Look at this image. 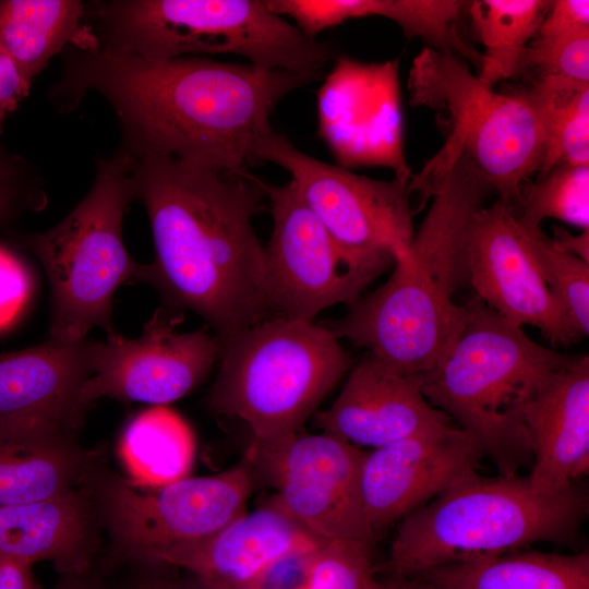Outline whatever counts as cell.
Segmentation results:
<instances>
[{
    "instance_id": "cell-1",
    "label": "cell",
    "mask_w": 589,
    "mask_h": 589,
    "mask_svg": "<svg viewBox=\"0 0 589 589\" xmlns=\"http://www.w3.org/2000/svg\"><path fill=\"white\" fill-rule=\"evenodd\" d=\"M321 75L208 57L149 60L103 47L70 59L57 96L74 105L88 92L115 109L135 155H157L242 172L274 133L271 116L290 93Z\"/></svg>"
},
{
    "instance_id": "cell-2",
    "label": "cell",
    "mask_w": 589,
    "mask_h": 589,
    "mask_svg": "<svg viewBox=\"0 0 589 589\" xmlns=\"http://www.w3.org/2000/svg\"><path fill=\"white\" fill-rule=\"evenodd\" d=\"M129 155L156 252L144 281L167 308L200 315L221 341L269 318L264 247L252 225L265 196L259 178Z\"/></svg>"
},
{
    "instance_id": "cell-3",
    "label": "cell",
    "mask_w": 589,
    "mask_h": 589,
    "mask_svg": "<svg viewBox=\"0 0 589 589\" xmlns=\"http://www.w3.org/2000/svg\"><path fill=\"white\" fill-rule=\"evenodd\" d=\"M492 193L469 158L459 155L425 189L432 204L390 277L325 326L398 372L421 376L436 368L465 322L466 306L454 297L467 283V230Z\"/></svg>"
},
{
    "instance_id": "cell-4",
    "label": "cell",
    "mask_w": 589,
    "mask_h": 589,
    "mask_svg": "<svg viewBox=\"0 0 589 589\" xmlns=\"http://www.w3.org/2000/svg\"><path fill=\"white\" fill-rule=\"evenodd\" d=\"M462 328L432 371L419 376L428 401L471 434L502 476L532 461L526 416L546 382L572 364L474 297Z\"/></svg>"
},
{
    "instance_id": "cell-5",
    "label": "cell",
    "mask_w": 589,
    "mask_h": 589,
    "mask_svg": "<svg viewBox=\"0 0 589 589\" xmlns=\"http://www.w3.org/2000/svg\"><path fill=\"white\" fill-rule=\"evenodd\" d=\"M587 508V496L577 485L549 496L536 493L527 477L473 471L401 520L386 569L394 577L410 578L537 542L570 544Z\"/></svg>"
},
{
    "instance_id": "cell-6",
    "label": "cell",
    "mask_w": 589,
    "mask_h": 589,
    "mask_svg": "<svg viewBox=\"0 0 589 589\" xmlns=\"http://www.w3.org/2000/svg\"><path fill=\"white\" fill-rule=\"evenodd\" d=\"M103 48L149 60L235 55L253 65L322 75L333 57L260 0H120L94 5Z\"/></svg>"
},
{
    "instance_id": "cell-7",
    "label": "cell",
    "mask_w": 589,
    "mask_h": 589,
    "mask_svg": "<svg viewBox=\"0 0 589 589\" xmlns=\"http://www.w3.org/2000/svg\"><path fill=\"white\" fill-rule=\"evenodd\" d=\"M219 360L209 407L243 421L257 443L301 431L352 362L325 325L284 316L224 340Z\"/></svg>"
},
{
    "instance_id": "cell-8",
    "label": "cell",
    "mask_w": 589,
    "mask_h": 589,
    "mask_svg": "<svg viewBox=\"0 0 589 589\" xmlns=\"http://www.w3.org/2000/svg\"><path fill=\"white\" fill-rule=\"evenodd\" d=\"M407 87L410 104L437 112L447 134L416 179H433L465 154L498 200L515 207L544 157L543 130L525 91L495 92L466 61L431 47L412 60Z\"/></svg>"
},
{
    "instance_id": "cell-9",
    "label": "cell",
    "mask_w": 589,
    "mask_h": 589,
    "mask_svg": "<svg viewBox=\"0 0 589 589\" xmlns=\"http://www.w3.org/2000/svg\"><path fill=\"white\" fill-rule=\"evenodd\" d=\"M133 197L131 156L119 153L98 163L92 189L62 221L24 239L49 280V338L77 341L94 327L112 330L116 291L130 280L144 281L146 264L130 256L122 238Z\"/></svg>"
},
{
    "instance_id": "cell-10",
    "label": "cell",
    "mask_w": 589,
    "mask_h": 589,
    "mask_svg": "<svg viewBox=\"0 0 589 589\" xmlns=\"http://www.w3.org/2000/svg\"><path fill=\"white\" fill-rule=\"evenodd\" d=\"M289 172L346 265L366 286L407 252L413 239L410 179L377 180L318 160L272 133L256 151Z\"/></svg>"
},
{
    "instance_id": "cell-11",
    "label": "cell",
    "mask_w": 589,
    "mask_h": 589,
    "mask_svg": "<svg viewBox=\"0 0 589 589\" xmlns=\"http://www.w3.org/2000/svg\"><path fill=\"white\" fill-rule=\"evenodd\" d=\"M363 452L329 433L299 431L252 442L244 459L254 478L273 489L266 505L277 509L321 541L362 544L374 550L361 492Z\"/></svg>"
},
{
    "instance_id": "cell-12",
    "label": "cell",
    "mask_w": 589,
    "mask_h": 589,
    "mask_svg": "<svg viewBox=\"0 0 589 589\" xmlns=\"http://www.w3.org/2000/svg\"><path fill=\"white\" fill-rule=\"evenodd\" d=\"M254 474L242 462L217 474L185 477L159 488L112 478L103 486V513L118 544L132 558L195 541L247 512Z\"/></svg>"
},
{
    "instance_id": "cell-13",
    "label": "cell",
    "mask_w": 589,
    "mask_h": 589,
    "mask_svg": "<svg viewBox=\"0 0 589 589\" xmlns=\"http://www.w3.org/2000/svg\"><path fill=\"white\" fill-rule=\"evenodd\" d=\"M180 312L167 306L155 311L135 339L115 329L96 341L94 372L85 384L84 398H98L166 406L176 401L208 375L223 349V341L208 328L177 333Z\"/></svg>"
},
{
    "instance_id": "cell-14",
    "label": "cell",
    "mask_w": 589,
    "mask_h": 589,
    "mask_svg": "<svg viewBox=\"0 0 589 589\" xmlns=\"http://www.w3.org/2000/svg\"><path fill=\"white\" fill-rule=\"evenodd\" d=\"M259 184L268 197L273 230L265 253V288L278 316L313 321L328 306L352 305L366 285L346 265L334 241L290 180Z\"/></svg>"
},
{
    "instance_id": "cell-15",
    "label": "cell",
    "mask_w": 589,
    "mask_h": 589,
    "mask_svg": "<svg viewBox=\"0 0 589 589\" xmlns=\"http://www.w3.org/2000/svg\"><path fill=\"white\" fill-rule=\"evenodd\" d=\"M321 139L342 168L382 166L411 179L404 154L398 59L335 60L317 91Z\"/></svg>"
},
{
    "instance_id": "cell-16",
    "label": "cell",
    "mask_w": 589,
    "mask_h": 589,
    "mask_svg": "<svg viewBox=\"0 0 589 589\" xmlns=\"http://www.w3.org/2000/svg\"><path fill=\"white\" fill-rule=\"evenodd\" d=\"M465 260L476 297L505 320L537 327L553 345L578 340L539 272L513 205L497 199L473 215Z\"/></svg>"
},
{
    "instance_id": "cell-17",
    "label": "cell",
    "mask_w": 589,
    "mask_h": 589,
    "mask_svg": "<svg viewBox=\"0 0 589 589\" xmlns=\"http://www.w3.org/2000/svg\"><path fill=\"white\" fill-rule=\"evenodd\" d=\"M484 453L460 426L411 435L364 453L360 492L375 536L478 471Z\"/></svg>"
},
{
    "instance_id": "cell-18",
    "label": "cell",
    "mask_w": 589,
    "mask_h": 589,
    "mask_svg": "<svg viewBox=\"0 0 589 589\" xmlns=\"http://www.w3.org/2000/svg\"><path fill=\"white\" fill-rule=\"evenodd\" d=\"M96 341L49 338L0 353V428L49 426L74 433L87 408Z\"/></svg>"
},
{
    "instance_id": "cell-19",
    "label": "cell",
    "mask_w": 589,
    "mask_h": 589,
    "mask_svg": "<svg viewBox=\"0 0 589 589\" xmlns=\"http://www.w3.org/2000/svg\"><path fill=\"white\" fill-rule=\"evenodd\" d=\"M314 416L323 432L372 448L454 424L428 401L418 375L398 372L369 352L330 407Z\"/></svg>"
},
{
    "instance_id": "cell-20",
    "label": "cell",
    "mask_w": 589,
    "mask_h": 589,
    "mask_svg": "<svg viewBox=\"0 0 589 589\" xmlns=\"http://www.w3.org/2000/svg\"><path fill=\"white\" fill-rule=\"evenodd\" d=\"M323 542L265 504L205 538L153 551L141 562L181 568L211 589H250L275 561Z\"/></svg>"
},
{
    "instance_id": "cell-21",
    "label": "cell",
    "mask_w": 589,
    "mask_h": 589,
    "mask_svg": "<svg viewBox=\"0 0 589 589\" xmlns=\"http://www.w3.org/2000/svg\"><path fill=\"white\" fill-rule=\"evenodd\" d=\"M532 452L531 489L558 495L589 469V357L578 356L539 392L526 416Z\"/></svg>"
},
{
    "instance_id": "cell-22",
    "label": "cell",
    "mask_w": 589,
    "mask_h": 589,
    "mask_svg": "<svg viewBox=\"0 0 589 589\" xmlns=\"http://www.w3.org/2000/svg\"><path fill=\"white\" fill-rule=\"evenodd\" d=\"M92 497L84 488L32 503L0 506V556L51 562L62 575L91 569L96 545Z\"/></svg>"
},
{
    "instance_id": "cell-23",
    "label": "cell",
    "mask_w": 589,
    "mask_h": 589,
    "mask_svg": "<svg viewBox=\"0 0 589 589\" xmlns=\"http://www.w3.org/2000/svg\"><path fill=\"white\" fill-rule=\"evenodd\" d=\"M280 16H288L310 39L323 31L353 19L380 16L395 22L409 37L429 47L459 56L477 70L482 53L460 36L457 22L466 2L457 0H265Z\"/></svg>"
},
{
    "instance_id": "cell-24",
    "label": "cell",
    "mask_w": 589,
    "mask_h": 589,
    "mask_svg": "<svg viewBox=\"0 0 589 589\" xmlns=\"http://www.w3.org/2000/svg\"><path fill=\"white\" fill-rule=\"evenodd\" d=\"M89 470V455L74 443V433L49 426L0 428V506L82 489Z\"/></svg>"
},
{
    "instance_id": "cell-25",
    "label": "cell",
    "mask_w": 589,
    "mask_h": 589,
    "mask_svg": "<svg viewBox=\"0 0 589 589\" xmlns=\"http://www.w3.org/2000/svg\"><path fill=\"white\" fill-rule=\"evenodd\" d=\"M76 0L0 1V46L32 82L67 46L95 50L99 38Z\"/></svg>"
},
{
    "instance_id": "cell-26",
    "label": "cell",
    "mask_w": 589,
    "mask_h": 589,
    "mask_svg": "<svg viewBox=\"0 0 589 589\" xmlns=\"http://www.w3.org/2000/svg\"><path fill=\"white\" fill-rule=\"evenodd\" d=\"M410 578L440 589H589V554L518 550L441 565Z\"/></svg>"
},
{
    "instance_id": "cell-27",
    "label": "cell",
    "mask_w": 589,
    "mask_h": 589,
    "mask_svg": "<svg viewBox=\"0 0 589 589\" xmlns=\"http://www.w3.org/2000/svg\"><path fill=\"white\" fill-rule=\"evenodd\" d=\"M195 454L187 421L166 406H153L124 428L119 455L131 483L159 488L189 476Z\"/></svg>"
},
{
    "instance_id": "cell-28",
    "label": "cell",
    "mask_w": 589,
    "mask_h": 589,
    "mask_svg": "<svg viewBox=\"0 0 589 589\" xmlns=\"http://www.w3.org/2000/svg\"><path fill=\"white\" fill-rule=\"evenodd\" d=\"M525 93L544 134L539 176L560 165L589 166V83L540 75Z\"/></svg>"
},
{
    "instance_id": "cell-29",
    "label": "cell",
    "mask_w": 589,
    "mask_h": 589,
    "mask_svg": "<svg viewBox=\"0 0 589 589\" xmlns=\"http://www.w3.org/2000/svg\"><path fill=\"white\" fill-rule=\"evenodd\" d=\"M551 5L546 0H476L469 2L471 24L484 46L478 76L493 86L514 76L529 41Z\"/></svg>"
},
{
    "instance_id": "cell-30",
    "label": "cell",
    "mask_w": 589,
    "mask_h": 589,
    "mask_svg": "<svg viewBox=\"0 0 589 589\" xmlns=\"http://www.w3.org/2000/svg\"><path fill=\"white\" fill-rule=\"evenodd\" d=\"M519 220L540 227L545 218L589 229V166L560 165L524 187L514 207Z\"/></svg>"
},
{
    "instance_id": "cell-31",
    "label": "cell",
    "mask_w": 589,
    "mask_h": 589,
    "mask_svg": "<svg viewBox=\"0 0 589 589\" xmlns=\"http://www.w3.org/2000/svg\"><path fill=\"white\" fill-rule=\"evenodd\" d=\"M522 226L539 272L563 308L572 332L578 339L588 336L589 264L557 249L541 227Z\"/></svg>"
},
{
    "instance_id": "cell-32",
    "label": "cell",
    "mask_w": 589,
    "mask_h": 589,
    "mask_svg": "<svg viewBox=\"0 0 589 589\" xmlns=\"http://www.w3.org/2000/svg\"><path fill=\"white\" fill-rule=\"evenodd\" d=\"M373 550L358 543L324 541L315 551L305 589H376Z\"/></svg>"
},
{
    "instance_id": "cell-33",
    "label": "cell",
    "mask_w": 589,
    "mask_h": 589,
    "mask_svg": "<svg viewBox=\"0 0 589 589\" xmlns=\"http://www.w3.org/2000/svg\"><path fill=\"white\" fill-rule=\"evenodd\" d=\"M532 65L541 75H554L589 83V33L528 46L522 65Z\"/></svg>"
},
{
    "instance_id": "cell-34",
    "label": "cell",
    "mask_w": 589,
    "mask_h": 589,
    "mask_svg": "<svg viewBox=\"0 0 589 589\" xmlns=\"http://www.w3.org/2000/svg\"><path fill=\"white\" fill-rule=\"evenodd\" d=\"M32 276L25 264L0 245V328L10 325L28 303Z\"/></svg>"
},
{
    "instance_id": "cell-35",
    "label": "cell",
    "mask_w": 589,
    "mask_h": 589,
    "mask_svg": "<svg viewBox=\"0 0 589 589\" xmlns=\"http://www.w3.org/2000/svg\"><path fill=\"white\" fill-rule=\"evenodd\" d=\"M589 33L588 0H556L545 13L537 40H552Z\"/></svg>"
},
{
    "instance_id": "cell-36",
    "label": "cell",
    "mask_w": 589,
    "mask_h": 589,
    "mask_svg": "<svg viewBox=\"0 0 589 589\" xmlns=\"http://www.w3.org/2000/svg\"><path fill=\"white\" fill-rule=\"evenodd\" d=\"M317 548L293 552L275 561L250 589H305Z\"/></svg>"
},
{
    "instance_id": "cell-37",
    "label": "cell",
    "mask_w": 589,
    "mask_h": 589,
    "mask_svg": "<svg viewBox=\"0 0 589 589\" xmlns=\"http://www.w3.org/2000/svg\"><path fill=\"white\" fill-rule=\"evenodd\" d=\"M32 82L0 46V132L9 113L28 95Z\"/></svg>"
},
{
    "instance_id": "cell-38",
    "label": "cell",
    "mask_w": 589,
    "mask_h": 589,
    "mask_svg": "<svg viewBox=\"0 0 589 589\" xmlns=\"http://www.w3.org/2000/svg\"><path fill=\"white\" fill-rule=\"evenodd\" d=\"M28 205L15 161L0 149V224H4Z\"/></svg>"
},
{
    "instance_id": "cell-39",
    "label": "cell",
    "mask_w": 589,
    "mask_h": 589,
    "mask_svg": "<svg viewBox=\"0 0 589 589\" xmlns=\"http://www.w3.org/2000/svg\"><path fill=\"white\" fill-rule=\"evenodd\" d=\"M123 589H211L195 577H172L163 574H140L132 577Z\"/></svg>"
},
{
    "instance_id": "cell-40",
    "label": "cell",
    "mask_w": 589,
    "mask_h": 589,
    "mask_svg": "<svg viewBox=\"0 0 589 589\" xmlns=\"http://www.w3.org/2000/svg\"><path fill=\"white\" fill-rule=\"evenodd\" d=\"M28 562L0 556V589H41Z\"/></svg>"
},
{
    "instance_id": "cell-41",
    "label": "cell",
    "mask_w": 589,
    "mask_h": 589,
    "mask_svg": "<svg viewBox=\"0 0 589 589\" xmlns=\"http://www.w3.org/2000/svg\"><path fill=\"white\" fill-rule=\"evenodd\" d=\"M554 245L563 252L572 254L589 264V229L580 235L574 236L566 230L555 226Z\"/></svg>"
},
{
    "instance_id": "cell-42",
    "label": "cell",
    "mask_w": 589,
    "mask_h": 589,
    "mask_svg": "<svg viewBox=\"0 0 589 589\" xmlns=\"http://www.w3.org/2000/svg\"><path fill=\"white\" fill-rule=\"evenodd\" d=\"M53 589H103L99 579L91 570L62 575Z\"/></svg>"
},
{
    "instance_id": "cell-43",
    "label": "cell",
    "mask_w": 589,
    "mask_h": 589,
    "mask_svg": "<svg viewBox=\"0 0 589 589\" xmlns=\"http://www.w3.org/2000/svg\"><path fill=\"white\" fill-rule=\"evenodd\" d=\"M376 589H440L429 582L417 578L393 577L386 581H377Z\"/></svg>"
},
{
    "instance_id": "cell-44",
    "label": "cell",
    "mask_w": 589,
    "mask_h": 589,
    "mask_svg": "<svg viewBox=\"0 0 589 589\" xmlns=\"http://www.w3.org/2000/svg\"><path fill=\"white\" fill-rule=\"evenodd\" d=\"M377 587V586H376Z\"/></svg>"
}]
</instances>
